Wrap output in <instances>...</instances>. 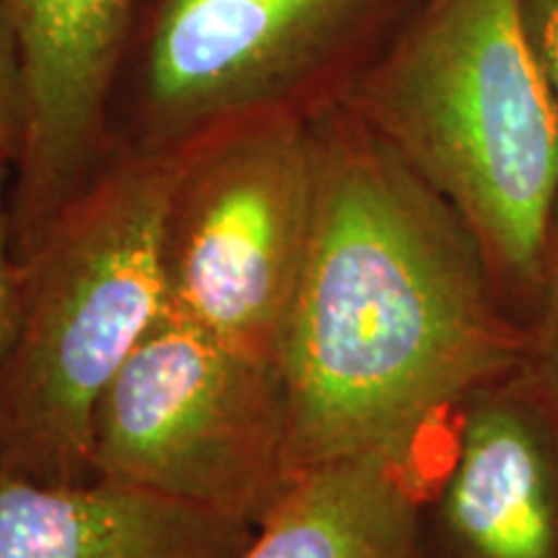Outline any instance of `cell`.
<instances>
[{
	"instance_id": "obj_1",
	"label": "cell",
	"mask_w": 558,
	"mask_h": 558,
	"mask_svg": "<svg viewBox=\"0 0 558 558\" xmlns=\"http://www.w3.org/2000/svg\"><path fill=\"white\" fill-rule=\"evenodd\" d=\"M316 199L282 349L298 473L418 450L514 360L460 215L344 104L311 117Z\"/></svg>"
},
{
	"instance_id": "obj_2",
	"label": "cell",
	"mask_w": 558,
	"mask_h": 558,
	"mask_svg": "<svg viewBox=\"0 0 558 558\" xmlns=\"http://www.w3.org/2000/svg\"><path fill=\"white\" fill-rule=\"evenodd\" d=\"M341 104L448 199L488 269L538 275L558 220V107L522 0H416Z\"/></svg>"
},
{
	"instance_id": "obj_3",
	"label": "cell",
	"mask_w": 558,
	"mask_h": 558,
	"mask_svg": "<svg viewBox=\"0 0 558 558\" xmlns=\"http://www.w3.org/2000/svg\"><path fill=\"white\" fill-rule=\"evenodd\" d=\"M179 153L114 150L21 264V324L0 367V476L94 478L96 403L166 316L163 226Z\"/></svg>"
},
{
	"instance_id": "obj_4",
	"label": "cell",
	"mask_w": 558,
	"mask_h": 558,
	"mask_svg": "<svg viewBox=\"0 0 558 558\" xmlns=\"http://www.w3.org/2000/svg\"><path fill=\"white\" fill-rule=\"evenodd\" d=\"M416 0H140L111 94L114 150L179 153L259 114L344 101Z\"/></svg>"
},
{
	"instance_id": "obj_5",
	"label": "cell",
	"mask_w": 558,
	"mask_h": 558,
	"mask_svg": "<svg viewBox=\"0 0 558 558\" xmlns=\"http://www.w3.org/2000/svg\"><path fill=\"white\" fill-rule=\"evenodd\" d=\"M313 199L316 160L303 117H243L184 145L166 205V311L282 367Z\"/></svg>"
},
{
	"instance_id": "obj_6",
	"label": "cell",
	"mask_w": 558,
	"mask_h": 558,
	"mask_svg": "<svg viewBox=\"0 0 558 558\" xmlns=\"http://www.w3.org/2000/svg\"><path fill=\"white\" fill-rule=\"evenodd\" d=\"M90 463L259 527L298 478L282 367L166 311L96 403Z\"/></svg>"
},
{
	"instance_id": "obj_7",
	"label": "cell",
	"mask_w": 558,
	"mask_h": 558,
	"mask_svg": "<svg viewBox=\"0 0 558 558\" xmlns=\"http://www.w3.org/2000/svg\"><path fill=\"white\" fill-rule=\"evenodd\" d=\"M140 0H9L29 81L9 213L19 267L114 156L111 94Z\"/></svg>"
},
{
	"instance_id": "obj_8",
	"label": "cell",
	"mask_w": 558,
	"mask_h": 558,
	"mask_svg": "<svg viewBox=\"0 0 558 558\" xmlns=\"http://www.w3.org/2000/svg\"><path fill=\"white\" fill-rule=\"evenodd\" d=\"M256 525L94 476H0V558H239Z\"/></svg>"
},
{
	"instance_id": "obj_9",
	"label": "cell",
	"mask_w": 558,
	"mask_h": 558,
	"mask_svg": "<svg viewBox=\"0 0 558 558\" xmlns=\"http://www.w3.org/2000/svg\"><path fill=\"white\" fill-rule=\"evenodd\" d=\"M424 541L429 558H558L548 452L507 403H481L465 416Z\"/></svg>"
},
{
	"instance_id": "obj_10",
	"label": "cell",
	"mask_w": 558,
	"mask_h": 558,
	"mask_svg": "<svg viewBox=\"0 0 558 558\" xmlns=\"http://www.w3.org/2000/svg\"><path fill=\"white\" fill-rule=\"evenodd\" d=\"M239 558H429L416 469L375 456L305 469Z\"/></svg>"
},
{
	"instance_id": "obj_11",
	"label": "cell",
	"mask_w": 558,
	"mask_h": 558,
	"mask_svg": "<svg viewBox=\"0 0 558 558\" xmlns=\"http://www.w3.org/2000/svg\"><path fill=\"white\" fill-rule=\"evenodd\" d=\"M29 124V81L24 47L9 0H0V160L16 169Z\"/></svg>"
},
{
	"instance_id": "obj_12",
	"label": "cell",
	"mask_w": 558,
	"mask_h": 558,
	"mask_svg": "<svg viewBox=\"0 0 558 558\" xmlns=\"http://www.w3.org/2000/svg\"><path fill=\"white\" fill-rule=\"evenodd\" d=\"M13 166L0 160V367L9 360L21 324V269L13 256L11 239V192Z\"/></svg>"
},
{
	"instance_id": "obj_13",
	"label": "cell",
	"mask_w": 558,
	"mask_h": 558,
	"mask_svg": "<svg viewBox=\"0 0 558 558\" xmlns=\"http://www.w3.org/2000/svg\"><path fill=\"white\" fill-rule=\"evenodd\" d=\"M530 39L558 107V0H522Z\"/></svg>"
},
{
	"instance_id": "obj_14",
	"label": "cell",
	"mask_w": 558,
	"mask_h": 558,
	"mask_svg": "<svg viewBox=\"0 0 558 558\" xmlns=\"http://www.w3.org/2000/svg\"><path fill=\"white\" fill-rule=\"evenodd\" d=\"M543 357H546L550 378L558 386V282L554 288V295H550L546 324H543Z\"/></svg>"
}]
</instances>
